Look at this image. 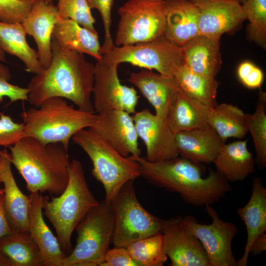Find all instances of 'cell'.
Masks as SVG:
<instances>
[{
  "label": "cell",
  "instance_id": "cell-10",
  "mask_svg": "<svg viewBox=\"0 0 266 266\" xmlns=\"http://www.w3.org/2000/svg\"><path fill=\"white\" fill-rule=\"evenodd\" d=\"M102 59L119 65L128 63L145 69H154L171 77L185 64L181 47L164 35L147 42L115 46L102 54Z\"/></svg>",
  "mask_w": 266,
  "mask_h": 266
},
{
  "label": "cell",
  "instance_id": "cell-48",
  "mask_svg": "<svg viewBox=\"0 0 266 266\" xmlns=\"http://www.w3.org/2000/svg\"><path fill=\"white\" fill-rule=\"evenodd\" d=\"M236 0L238 1L239 3H240L241 4H242L245 1V0Z\"/></svg>",
  "mask_w": 266,
  "mask_h": 266
},
{
  "label": "cell",
  "instance_id": "cell-43",
  "mask_svg": "<svg viewBox=\"0 0 266 266\" xmlns=\"http://www.w3.org/2000/svg\"><path fill=\"white\" fill-rule=\"evenodd\" d=\"M266 250V233H264L260 235L253 242L250 253L254 256L261 254Z\"/></svg>",
  "mask_w": 266,
  "mask_h": 266
},
{
  "label": "cell",
  "instance_id": "cell-16",
  "mask_svg": "<svg viewBox=\"0 0 266 266\" xmlns=\"http://www.w3.org/2000/svg\"><path fill=\"white\" fill-rule=\"evenodd\" d=\"M90 128L123 156H140L139 137L133 118L128 112L112 110L97 114V119Z\"/></svg>",
  "mask_w": 266,
  "mask_h": 266
},
{
  "label": "cell",
  "instance_id": "cell-20",
  "mask_svg": "<svg viewBox=\"0 0 266 266\" xmlns=\"http://www.w3.org/2000/svg\"><path fill=\"white\" fill-rule=\"evenodd\" d=\"M3 184V207L6 218L13 230L28 232L30 197L19 188L11 170V163L6 149L0 150Z\"/></svg>",
  "mask_w": 266,
  "mask_h": 266
},
{
  "label": "cell",
  "instance_id": "cell-36",
  "mask_svg": "<svg viewBox=\"0 0 266 266\" xmlns=\"http://www.w3.org/2000/svg\"><path fill=\"white\" fill-rule=\"evenodd\" d=\"M38 0H0V21L22 23Z\"/></svg>",
  "mask_w": 266,
  "mask_h": 266
},
{
  "label": "cell",
  "instance_id": "cell-12",
  "mask_svg": "<svg viewBox=\"0 0 266 266\" xmlns=\"http://www.w3.org/2000/svg\"><path fill=\"white\" fill-rule=\"evenodd\" d=\"M117 64L101 59L95 65L94 83L92 95L95 113L112 110L135 112L139 96L133 87L121 83Z\"/></svg>",
  "mask_w": 266,
  "mask_h": 266
},
{
  "label": "cell",
  "instance_id": "cell-6",
  "mask_svg": "<svg viewBox=\"0 0 266 266\" xmlns=\"http://www.w3.org/2000/svg\"><path fill=\"white\" fill-rule=\"evenodd\" d=\"M71 139L91 160L92 174L103 185L106 202L111 203L126 183L141 176L136 161L121 155L90 128L78 131Z\"/></svg>",
  "mask_w": 266,
  "mask_h": 266
},
{
  "label": "cell",
  "instance_id": "cell-42",
  "mask_svg": "<svg viewBox=\"0 0 266 266\" xmlns=\"http://www.w3.org/2000/svg\"><path fill=\"white\" fill-rule=\"evenodd\" d=\"M12 231L6 217L3 207V196L1 195H0V238Z\"/></svg>",
  "mask_w": 266,
  "mask_h": 266
},
{
  "label": "cell",
  "instance_id": "cell-7",
  "mask_svg": "<svg viewBox=\"0 0 266 266\" xmlns=\"http://www.w3.org/2000/svg\"><path fill=\"white\" fill-rule=\"evenodd\" d=\"M114 229L111 203L99 201L76 227V244L63 260L62 266H100L112 243Z\"/></svg>",
  "mask_w": 266,
  "mask_h": 266
},
{
  "label": "cell",
  "instance_id": "cell-4",
  "mask_svg": "<svg viewBox=\"0 0 266 266\" xmlns=\"http://www.w3.org/2000/svg\"><path fill=\"white\" fill-rule=\"evenodd\" d=\"M90 190L82 163L75 159L70 162L68 180L63 192L57 197L43 196L44 215L54 227L63 251L72 250L71 238L76 227L89 210L98 205Z\"/></svg>",
  "mask_w": 266,
  "mask_h": 266
},
{
  "label": "cell",
  "instance_id": "cell-13",
  "mask_svg": "<svg viewBox=\"0 0 266 266\" xmlns=\"http://www.w3.org/2000/svg\"><path fill=\"white\" fill-rule=\"evenodd\" d=\"M163 250L171 266H210L200 240L188 229L183 217L177 216L164 220Z\"/></svg>",
  "mask_w": 266,
  "mask_h": 266
},
{
  "label": "cell",
  "instance_id": "cell-45",
  "mask_svg": "<svg viewBox=\"0 0 266 266\" xmlns=\"http://www.w3.org/2000/svg\"><path fill=\"white\" fill-rule=\"evenodd\" d=\"M5 53L1 48H0V62H6Z\"/></svg>",
  "mask_w": 266,
  "mask_h": 266
},
{
  "label": "cell",
  "instance_id": "cell-28",
  "mask_svg": "<svg viewBox=\"0 0 266 266\" xmlns=\"http://www.w3.org/2000/svg\"><path fill=\"white\" fill-rule=\"evenodd\" d=\"M26 35L22 23L0 21V48L22 61L27 72L37 74L43 68L37 51L29 45Z\"/></svg>",
  "mask_w": 266,
  "mask_h": 266
},
{
  "label": "cell",
  "instance_id": "cell-35",
  "mask_svg": "<svg viewBox=\"0 0 266 266\" xmlns=\"http://www.w3.org/2000/svg\"><path fill=\"white\" fill-rule=\"evenodd\" d=\"M57 8L61 19H70L95 33V19L86 0H56Z\"/></svg>",
  "mask_w": 266,
  "mask_h": 266
},
{
  "label": "cell",
  "instance_id": "cell-27",
  "mask_svg": "<svg viewBox=\"0 0 266 266\" xmlns=\"http://www.w3.org/2000/svg\"><path fill=\"white\" fill-rule=\"evenodd\" d=\"M247 144V140L224 143L213 162L216 171L229 182L243 181L255 170L253 154Z\"/></svg>",
  "mask_w": 266,
  "mask_h": 266
},
{
  "label": "cell",
  "instance_id": "cell-3",
  "mask_svg": "<svg viewBox=\"0 0 266 266\" xmlns=\"http://www.w3.org/2000/svg\"><path fill=\"white\" fill-rule=\"evenodd\" d=\"M9 148L11 164L30 194L47 192L58 196L63 192L68 180V148L31 137H23Z\"/></svg>",
  "mask_w": 266,
  "mask_h": 266
},
{
  "label": "cell",
  "instance_id": "cell-18",
  "mask_svg": "<svg viewBox=\"0 0 266 266\" xmlns=\"http://www.w3.org/2000/svg\"><path fill=\"white\" fill-rule=\"evenodd\" d=\"M128 80L154 107L155 114L166 119L179 88L173 77L143 69L131 73Z\"/></svg>",
  "mask_w": 266,
  "mask_h": 266
},
{
  "label": "cell",
  "instance_id": "cell-24",
  "mask_svg": "<svg viewBox=\"0 0 266 266\" xmlns=\"http://www.w3.org/2000/svg\"><path fill=\"white\" fill-rule=\"evenodd\" d=\"M52 40L63 49L86 54L97 61L102 59L98 33L70 19H61L54 26Z\"/></svg>",
  "mask_w": 266,
  "mask_h": 266
},
{
  "label": "cell",
  "instance_id": "cell-34",
  "mask_svg": "<svg viewBox=\"0 0 266 266\" xmlns=\"http://www.w3.org/2000/svg\"><path fill=\"white\" fill-rule=\"evenodd\" d=\"M242 6L249 21L251 38L264 48L266 46V0H245Z\"/></svg>",
  "mask_w": 266,
  "mask_h": 266
},
{
  "label": "cell",
  "instance_id": "cell-1",
  "mask_svg": "<svg viewBox=\"0 0 266 266\" xmlns=\"http://www.w3.org/2000/svg\"><path fill=\"white\" fill-rule=\"evenodd\" d=\"M49 66L30 80L27 88L28 101L38 107L53 97L66 99L78 108L95 113L91 99L95 65L83 54L60 48L53 40Z\"/></svg>",
  "mask_w": 266,
  "mask_h": 266
},
{
  "label": "cell",
  "instance_id": "cell-26",
  "mask_svg": "<svg viewBox=\"0 0 266 266\" xmlns=\"http://www.w3.org/2000/svg\"><path fill=\"white\" fill-rule=\"evenodd\" d=\"M210 107L190 97L179 88L171 103L166 122L173 133L210 126L208 115Z\"/></svg>",
  "mask_w": 266,
  "mask_h": 266
},
{
  "label": "cell",
  "instance_id": "cell-47",
  "mask_svg": "<svg viewBox=\"0 0 266 266\" xmlns=\"http://www.w3.org/2000/svg\"><path fill=\"white\" fill-rule=\"evenodd\" d=\"M46 3H53V0H43Z\"/></svg>",
  "mask_w": 266,
  "mask_h": 266
},
{
  "label": "cell",
  "instance_id": "cell-39",
  "mask_svg": "<svg viewBox=\"0 0 266 266\" xmlns=\"http://www.w3.org/2000/svg\"><path fill=\"white\" fill-rule=\"evenodd\" d=\"M24 124L15 122L9 116L0 113V146L9 147L23 137Z\"/></svg>",
  "mask_w": 266,
  "mask_h": 266
},
{
  "label": "cell",
  "instance_id": "cell-30",
  "mask_svg": "<svg viewBox=\"0 0 266 266\" xmlns=\"http://www.w3.org/2000/svg\"><path fill=\"white\" fill-rule=\"evenodd\" d=\"M245 113L238 107L222 103L210 108L208 122L223 143L228 138H243L248 133Z\"/></svg>",
  "mask_w": 266,
  "mask_h": 266
},
{
  "label": "cell",
  "instance_id": "cell-46",
  "mask_svg": "<svg viewBox=\"0 0 266 266\" xmlns=\"http://www.w3.org/2000/svg\"><path fill=\"white\" fill-rule=\"evenodd\" d=\"M2 166L1 164L0 163V185L2 183Z\"/></svg>",
  "mask_w": 266,
  "mask_h": 266
},
{
  "label": "cell",
  "instance_id": "cell-15",
  "mask_svg": "<svg viewBox=\"0 0 266 266\" xmlns=\"http://www.w3.org/2000/svg\"><path fill=\"white\" fill-rule=\"evenodd\" d=\"M199 11V34L220 40L221 36L246 19L242 4L235 0H191Z\"/></svg>",
  "mask_w": 266,
  "mask_h": 266
},
{
  "label": "cell",
  "instance_id": "cell-37",
  "mask_svg": "<svg viewBox=\"0 0 266 266\" xmlns=\"http://www.w3.org/2000/svg\"><path fill=\"white\" fill-rule=\"evenodd\" d=\"M114 0H86L89 8L97 9L100 12L103 24L104 38L101 46L102 54L112 49L115 45L111 35V10Z\"/></svg>",
  "mask_w": 266,
  "mask_h": 266
},
{
  "label": "cell",
  "instance_id": "cell-33",
  "mask_svg": "<svg viewBox=\"0 0 266 266\" xmlns=\"http://www.w3.org/2000/svg\"><path fill=\"white\" fill-rule=\"evenodd\" d=\"M265 94L261 93L253 114L246 113L245 118L253 139L259 168L266 166V114Z\"/></svg>",
  "mask_w": 266,
  "mask_h": 266
},
{
  "label": "cell",
  "instance_id": "cell-14",
  "mask_svg": "<svg viewBox=\"0 0 266 266\" xmlns=\"http://www.w3.org/2000/svg\"><path fill=\"white\" fill-rule=\"evenodd\" d=\"M133 116L138 136L146 149L145 159L158 162L178 157L175 133L168 127L166 119L161 118L149 109L135 112Z\"/></svg>",
  "mask_w": 266,
  "mask_h": 266
},
{
  "label": "cell",
  "instance_id": "cell-2",
  "mask_svg": "<svg viewBox=\"0 0 266 266\" xmlns=\"http://www.w3.org/2000/svg\"><path fill=\"white\" fill-rule=\"evenodd\" d=\"M129 156L139 164L141 176L148 182L179 194L185 202L194 206L215 203L232 190L219 172L209 169L204 178L200 164L182 157L150 162L140 156Z\"/></svg>",
  "mask_w": 266,
  "mask_h": 266
},
{
  "label": "cell",
  "instance_id": "cell-32",
  "mask_svg": "<svg viewBox=\"0 0 266 266\" xmlns=\"http://www.w3.org/2000/svg\"><path fill=\"white\" fill-rule=\"evenodd\" d=\"M126 248L137 266H162L167 259L162 233L139 239Z\"/></svg>",
  "mask_w": 266,
  "mask_h": 266
},
{
  "label": "cell",
  "instance_id": "cell-40",
  "mask_svg": "<svg viewBox=\"0 0 266 266\" xmlns=\"http://www.w3.org/2000/svg\"><path fill=\"white\" fill-rule=\"evenodd\" d=\"M237 74L241 82L251 89L260 87L264 79L261 69L249 62H244L239 65Z\"/></svg>",
  "mask_w": 266,
  "mask_h": 266
},
{
  "label": "cell",
  "instance_id": "cell-31",
  "mask_svg": "<svg viewBox=\"0 0 266 266\" xmlns=\"http://www.w3.org/2000/svg\"><path fill=\"white\" fill-rule=\"evenodd\" d=\"M173 77L179 89L190 97L210 108L217 104L219 83L215 78L195 72L185 65L177 70Z\"/></svg>",
  "mask_w": 266,
  "mask_h": 266
},
{
  "label": "cell",
  "instance_id": "cell-8",
  "mask_svg": "<svg viewBox=\"0 0 266 266\" xmlns=\"http://www.w3.org/2000/svg\"><path fill=\"white\" fill-rule=\"evenodd\" d=\"M134 181L126 183L111 202L114 219L112 243L115 247H127L137 240L162 233L164 220L151 214L139 203Z\"/></svg>",
  "mask_w": 266,
  "mask_h": 266
},
{
  "label": "cell",
  "instance_id": "cell-22",
  "mask_svg": "<svg viewBox=\"0 0 266 266\" xmlns=\"http://www.w3.org/2000/svg\"><path fill=\"white\" fill-rule=\"evenodd\" d=\"M164 36L179 46L199 35V11L191 0H166Z\"/></svg>",
  "mask_w": 266,
  "mask_h": 266
},
{
  "label": "cell",
  "instance_id": "cell-44",
  "mask_svg": "<svg viewBox=\"0 0 266 266\" xmlns=\"http://www.w3.org/2000/svg\"><path fill=\"white\" fill-rule=\"evenodd\" d=\"M0 266H14L12 262L0 251Z\"/></svg>",
  "mask_w": 266,
  "mask_h": 266
},
{
  "label": "cell",
  "instance_id": "cell-23",
  "mask_svg": "<svg viewBox=\"0 0 266 266\" xmlns=\"http://www.w3.org/2000/svg\"><path fill=\"white\" fill-rule=\"evenodd\" d=\"M175 139L179 155L200 164L213 163L224 144L210 127L179 132Z\"/></svg>",
  "mask_w": 266,
  "mask_h": 266
},
{
  "label": "cell",
  "instance_id": "cell-49",
  "mask_svg": "<svg viewBox=\"0 0 266 266\" xmlns=\"http://www.w3.org/2000/svg\"><path fill=\"white\" fill-rule=\"evenodd\" d=\"M3 194V190L0 188V195Z\"/></svg>",
  "mask_w": 266,
  "mask_h": 266
},
{
  "label": "cell",
  "instance_id": "cell-41",
  "mask_svg": "<svg viewBox=\"0 0 266 266\" xmlns=\"http://www.w3.org/2000/svg\"><path fill=\"white\" fill-rule=\"evenodd\" d=\"M100 266H137L126 247H115L106 252Z\"/></svg>",
  "mask_w": 266,
  "mask_h": 266
},
{
  "label": "cell",
  "instance_id": "cell-5",
  "mask_svg": "<svg viewBox=\"0 0 266 266\" xmlns=\"http://www.w3.org/2000/svg\"><path fill=\"white\" fill-rule=\"evenodd\" d=\"M23 137H31L43 143H61L68 148L70 139L78 131L91 127L97 114L75 108L65 99L53 97L38 107L21 113Z\"/></svg>",
  "mask_w": 266,
  "mask_h": 266
},
{
  "label": "cell",
  "instance_id": "cell-25",
  "mask_svg": "<svg viewBox=\"0 0 266 266\" xmlns=\"http://www.w3.org/2000/svg\"><path fill=\"white\" fill-rule=\"evenodd\" d=\"M181 47L186 66L195 72L215 78L221 66L219 40L199 34Z\"/></svg>",
  "mask_w": 266,
  "mask_h": 266
},
{
  "label": "cell",
  "instance_id": "cell-38",
  "mask_svg": "<svg viewBox=\"0 0 266 266\" xmlns=\"http://www.w3.org/2000/svg\"><path fill=\"white\" fill-rule=\"evenodd\" d=\"M11 77L9 68L0 63V103L4 97L8 98L11 102L28 101V89L11 84L9 82Z\"/></svg>",
  "mask_w": 266,
  "mask_h": 266
},
{
  "label": "cell",
  "instance_id": "cell-9",
  "mask_svg": "<svg viewBox=\"0 0 266 266\" xmlns=\"http://www.w3.org/2000/svg\"><path fill=\"white\" fill-rule=\"evenodd\" d=\"M166 0H129L118 9L116 46L154 40L164 35Z\"/></svg>",
  "mask_w": 266,
  "mask_h": 266
},
{
  "label": "cell",
  "instance_id": "cell-29",
  "mask_svg": "<svg viewBox=\"0 0 266 266\" xmlns=\"http://www.w3.org/2000/svg\"><path fill=\"white\" fill-rule=\"evenodd\" d=\"M0 251L14 266H45L40 249L28 232L12 231L0 237Z\"/></svg>",
  "mask_w": 266,
  "mask_h": 266
},
{
  "label": "cell",
  "instance_id": "cell-11",
  "mask_svg": "<svg viewBox=\"0 0 266 266\" xmlns=\"http://www.w3.org/2000/svg\"><path fill=\"white\" fill-rule=\"evenodd\" d=\"M205 206L212 219L211 224L199 223L192 216L183 217L184 223L201 242L210 266H237L232 249L233 239L238 231L237 226L220 219L210 205Z\"/></svg>",
  "mask_w": 266,
  "mask_h": 266
},
{
  "label": "cell",
  "instance_id": "cell-17",
  "mask_svg": "<svg viewBox=\"0 0 266 266\" xmlns=\"http://www.w3.org/2000/svg\"><path fill=\"white\" fill-rule=\"evenodd\" d=\"M61 20L57 6L53 3L38 0L22 23L26 34L33 37L43 69L52 59V34L55 25Z\"/></svg>",
  "mask_w": 266,
  "mask_h": 266
},
{
  "label": "cell",
  "instance_id": "cell-21",
  "mask_svg": "<svg viewBox=\"0 0 266 266\" xmlns=\"http://www.w3.org/2000/svg\"><path fill=\"white\" fill-rule=\"evenodd\" d=\"M245 225L247 239L242 257L237 261V266H246L250 247L254 241L266 232V188L260 177L252 179V193L248 202L236 210Z\"/></svg>",
  "mask_w": 266,
  "mask_h": 266
},
{
  "label": "cell",
  "instance_id": "cell-19",
  "mask_svg": "<svg viewBox=\"0 0 266 266\" xmlns=\"http://www.w3.org/2000/svg\"><path fill=\"white\" fill-rule=\"evenodd\" d=\"M29 197L28 232L37 244L45 266H62L66 255L44 220L42 193H31Z\"/></svg>",
  "mask_w": 266,
  "mask_h": 266
}]
</instances>
